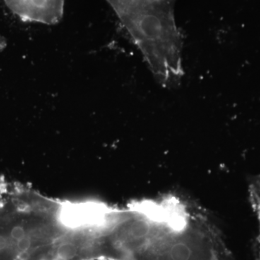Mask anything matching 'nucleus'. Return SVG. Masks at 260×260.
<instances>
[{
	"label": "nucleus",
	"mask_w": 260,
	"mask_h": 260,
	"mask_svg": "<svg viewBox=\"0 0 260 260\" xmlns=\"http://www.w3.org/2000/svg\"><path fill=\"white\" fill-rule=\"evenodd\" d=\"M10 11L25 22L53 25L64 15L65 0H4Z\"/></svg>",
	"instance_id": "nucleus-1"
},
{
	"label": "nucleus",
	"mask_w": 260,
	"mask_h": 260,
	"mask_svg": "<svg viewBox=\"0 0 260 260\" xmlns=\"http://www.w3.org/2000/svg\"><path fill=\"white\" fill-rule=\"evenodd\" d=\"M106 1L107 2L108 4L110 5L111 8L114 10V11H115V10L129 4L134 0H106Z\"/></svg>",
	"instance_id": "nucleus-2"
},
{
	"label": "nucleus",
	"mask_w": 260,
	"mask_h": 260,
	"mask_svg": "<svg viewBox=\"0 0 260 260\" xmlns=\"http://www.w3.org/2000/svg\"><path fill=\"white\" fill-rule=\"evenodd\" d=\"M7 43L5 39L0 36V51L3 50L6 47Z\"/></svg>",
	"instance_id": "nucleus-3"
}]
</instances>
